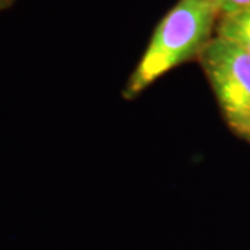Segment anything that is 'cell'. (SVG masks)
Here are the masks:
<instances>
[{
  "label": "cell",
  "mask_w": 250,
  "mask_h": 250,
  "mask_svg": "<svg viewBox=\"0 0 250 250\" xmlns=\"http://www.w3.org/2000/svg\"><path fill=\"white\" fill-rule=\"evenodd\" d=\"M197 59L225 121L245 136L250 131V54L214 35Z\"/></svg>",
  "instance_id": "7a4b0ae2"
},
{
  "label": "cell",
  "mask_w": 250,
  "mask_h": 250,
  "mask_svg": "<svg viewBox=\"0 0 250 250\" xmlns=\"http://www.w3.org/2000/svg\"><path fill=\"white\" fill-rule=\"evenodd\" d=\"M220 17L236 13L250 6V0H213Z\"/></svg>",
  "instance_id": "277c9868"
},
{
  "label": "cell",
  "mask_w": 250,
  "mask_h": 250,
  "mask_svg": "<svg viewBox=\"0 0 250 250\" xmlns=\"http://www.w3.org/2000/svg\"><path fill=\"white\" fill-rule=\"evenodd\" d=\"M243 138H245V139H246V141H249V142H250V131H249V132H248V134L245 135V136H243Z\"/></svg>",
  "instance_id": "5b68a950"
},
{
  "label": "cell",
  "mask_w": 250,
  "mask_h": 250,
  "mask_svg": "<svg viewBox=\"0 0 250 250\" xmlns=\"http://www.w3.org/2000/svg\"><path fill=\"white\" fill-rule=\"evenodd\" d=\"M215 36L232 42L250 54V6L218 18Z\"/></svg>",
  "instance_id": "3957f363"
},
{
  "label": "cell",
  "mask_w": 250,
  "mask_h": 250,
  "mask_svg": "<svg viewBox=\"0 0 250 250\" xmlns=\"http://www.w3.org/2000/svg\"><path fill=\"white\" fill-rule=\"evenodd\" d=\"M218 18L213 0H178L154 29L147 49L128 80L124 98H136L166 72L197 59L214 38Z\"/></svg>",
  "instance_id": "6da1fadb"
},
{
  "label": "cell",
  "mask_w": 250,
  "mask_h": 250,
  "mask_svg": "<svg viewBox=\"0 0 250 250\" xmlns=\"http://www.w3.org/2000/svg\"><path fill=\"white\" fill-rule=\"evenodd\" d=\"M1 1H3V0H0V4H1Z\"/></svg>",
  "instance_id": "8992f818"
}]
</instances>
